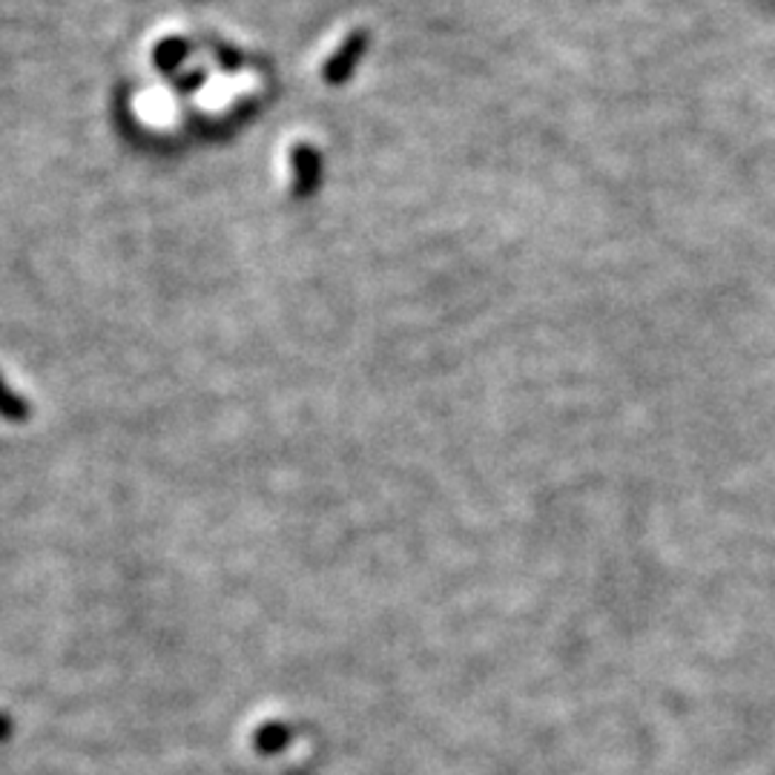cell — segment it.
I'll return each instance as SVG.
<instances>
[{
	"label": "cell",
	"instance_id": "1",
	"mask_svg": "<svg viewBox=\"0 0 775 775\" xmlns=\"http://www.w3.org/2000/svg\"><path fill=\"white\" fill-rule=\"evenodd\" d=\"M290 738V730L285 724H267L265 730H258L256 736V747L262 753H276L285 747V741Z\"/></svg>",
	"mask_w": 775,
	"mask_h": 775
},
{
	"label": "cell",
	"instance_id": "2",
	"mask_svg": "<svg viewBox=\"0 0 775 775\" xmlns=\"http://www.w3.org/2000/svg\"><path fill=\"white\" fill-rule=\"evenodd\" d=\"M0 414H3V417H12V419H21L23 414H26V408L18 403L15 394H9L7 388H3V382H0Z\"/></svg>",
	"mask_w": 775,
	"mask_h": 775
}]
</instances>
